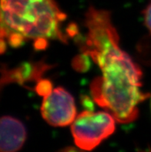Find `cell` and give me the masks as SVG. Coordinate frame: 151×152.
<instances>
[{"label":"cell","instance_id":"6","mask_svg":"<svg viewBox=\"0 0 151 152\" xmlns=\"http://www.w3.org/2000/svg\"><path fill=\"white\" fill-rule=\"evenodd\" d=\"M50 65L45 63H25L12 69H2V87L4 83L16 82L23 84L28 81L41 80L42 75L50 68Z\"/></svg>","mask_w":151,"mask_h":152},{"label":"cell","instance_id":"3","mask_svg":"<svg viewBox=\"0 0 151 152\" xmlns=\"http://www.w3.org/2000/svg\"><path fill=\"white\" fill-rule=\"evenodd\" d=\"M116 120L106 111L86 110L71 124V133L77 148L90 151L114 133Z\"/></svg>","mask_w":151,"mask_h":152},{"label":"cell","instance_id":"1","mask_svg":"<svg viewBox=\"0 0 151 152\" xmlns=\"http://www.w3.org/2000/svg\"><path fill=\"white\" fill-rule=\"evenodd\" d=\"M86 54L97 64L103 74L91 83L93 100L118 123L133 121L139 114L138 105L150 96L140 90L141 69L120 48L119 40Z\"/></svg>","mask_w":151,"mask_h":152},{"label":"cell","instance_id":"7","mask_svg":"<svg viewBox=\"0 0 151 152\" xmlns=\"http://www.w3.org/2000/svg\"><path fill=\"white\" fill-rule=\"evenodd\" d=\"M88 55L83 53L82 55L78 56L74 59L73 61V67L75 69H77L78 71L83 72L86 71V69L90 68V60H89Z\"/></svg>","mask_w":151,"mask_h":152},{"label":"cell","instance_id":"8","mask_svg":"<svg viewBox=\"0 0 151 152\" xmlns=\"http://www.w3.org/2000/svg\"><path fill=\"white\" fill-rule=\"evenodd\" d=\"M36 91L39 95L45 96L49 94L53 89V85L49 80H39L37 82L36 87Z\"/></svg>","mask_w":151,"mask_h":152},{"label":"cell","instance_id":"5","mask_svg":"<svg viewBox=\"0 0 151 152\" xmlns=\"http://www.w3.org/2000/svg\"><path fill=\"white\" fill-rule=\"evenodd\" d=\"M26 140V130L19 120L10 116L1 118L0 151L1 152H17Z\"/></svg>","mask_w":151,"mask_h":152},{"label":"cell","instance_id":"2","mask_svg":"<svg viewBox=\"0 0 151 152\" xmlns=\"http://www.w3.org/2000/svg\"><path fill=\"white\" fill-rule=\"evenodd\" d=\"M66 19L55 0H1V53L29 39L66 42L60 29Z\"/></svg>","mask_w":151,"mask_h":152},{"label":"cell","instance_id":"10","mask_svg":"<svg viewBox=\"0 0 151 152\" xmlns=\"http://www.w3.org/2000/svg\"><path fill=\"white\" fill-rule=\"evenodd\" d=\"M56 152H87L84 150L79 148L77 147H66L64 148L59 149Z\"/></svg>","mask_w":151,"mask_h":152},{"label":"cell","instance_id":"9","mask_svg":"<svg viewBox=\"0 0 151 152\" xmlns=\"http://www.w3.org/2000/svg\"><path fill=\"white\" fill-rule=\"evenodd\" d=\"M143 13H144V23H145L147 28L151 33V2L146 7Z\"/></svg>","mask_w":151,"mask_h":152},{"label":"cell","instance_id":"4","mask_svg":"<svg viewBox=\"0 0 151 152\" xmlns=\"http://www.w3.org/2000/svg\"><path fill=\"white\" fill-rule=\"evenodd\" d=\"M41 114L49 124L54 127L72 124L77 118L74 98L63 87L53 89L43 96Z\"/></svg>","mask_w":151,"mask_h":152},{"label":"cell","instance_id":"11","mask_svg":"<svg viewBox=\"0 0 151 152\" xmlns=\"http://www.w3.org/2000/svg\"><path fill=\"white\" fill-rule=\"evenodd\" d=\"M139 152H151V151H140Z\"/></svg>","mask_w":151,"mask_h":152},{"label":"cell","instance_id":"12","mask_svg":"<svg viewBox=\"0 0 151 152\" xmlns=\"http://www.w3.org/2000/svg\"><path fill=\"white\" fill-rule=\"evenodd\" d=\"M150 108H151V98H150Z\"/></svg>","mask_w":151,"mask_h":152}]
</instances>
